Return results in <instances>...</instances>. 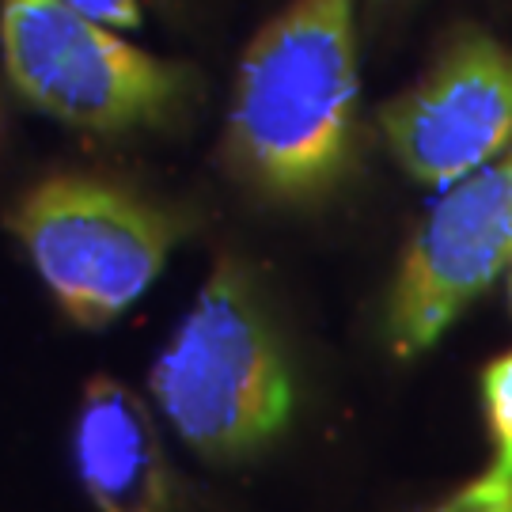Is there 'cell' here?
Segmentation results:
<instances>
[{"label": "cell", "mask_w": 512, "mask_h": 512, "mask_svg": "<svg viewBox=\"0 0 512 512\" xmlns=\"http://www.w3.org/2000/svg\"><path fill=\"white\" fill-rule=\"evenodd\" d=\"M353 0H289L247 46L228 114V164L277 202L342 179L357 133Z\"/></svg>", "instance_id": "cell-1"}, {"label": "cell", "mask_w": 512, "mask_h": 512, "mask_svg": "<svg viewBox=\"0 0 512 512\" xmlns=\"http://www.w3.org/2000/svg\"><path fill=\"white\" fill-rule=\"evenodd\" d=\"M148 384L171 429L213 463L255 456L289 425L293 368L232 258L217 262Z\"/></svg>", "instance_id": "cell-2"}, {"label": "cell", "mask_w": 512, "mask_h": 512, "mask_svg": "<svg viewBox=\"0 0 512 512\" xmlns=\"http://www.w3.org/2000/svg\"><path fill=\"white\" fill-rule=\"evenodd\" d=\"M38 277L80 327H107L160 277L179 224L160 205L92 175H54L8 213Z\"/></svg>", "instance_id": "cell-3"}, {"label": "cell", "mask_w": 512, "mask_h": 512, "mask_svg": "<svg viewBox=\"0 0 512 512\" xmlns=\"http://www.w3.org/2000/svg\"><path fill=\"white\" fill-rule=\"evenodd\" d=\"M0 50L27 103L88 133L164 126L194 84L190 69L129 46L114 27L57 0H4Z\"/></svg>", "instance_id": "cell-4"}, {"label": "cell", "mask_w": 512, "mask_h": 512, "mask_svg": "<svg viewBox=\"0 0 512 512\" xmlns=\"http://www.w3.org/2000/svg\"><path fill=\"white\" fill-rule=\"evenodd\" d=\"M512 262V145L440 190L421 220L387 304V342L414 357Z\"/></svg>", "instance_id": "cell-5"}, {"label": "cell", "mask_w": 512, "mask_h": 512, "mask_svg": "<svg viewBox=\"0 0 512 512\" xmlns=\"http://www.w3.org/2000/svg\"><path fill=\"white\" fill-rule=\"evenodd\" d=\"M387 148L421 186L459 183L512 145V50L459 35L440 61L380 110Z\"/></svg>", "instance_id": "cell-6"}, {"label": "cell", "mask_w": 512, "mask_h": 512, "mask_svg": "<svg viewBox=\"0 0 512 512\" xmlns=\"http://www.w3.org/2000/svg\"><path fill=\"white\" fill-rule=\"evenodd\" d=\"M76 475L95 512H171V467L148 406L92 376L76 410Z\"/></svg>", "instance_id": "cell-7"}, {"label": "cell", "mask_w": 512, "mask_h": 512, "mask_svg": "<svg viewBox=\"0 0 512 512\" xmlns=\"http://www.w3.org/2000/svg\"><path fill=\"white\" fill-rule=\"evenodd\" d=\"M482 406L494 433V467L490 475L512 478V353L497 357L482 372Z\"/></svg>", "instance_id": "cell-8"}, {"label": "cell", "mask_w": 512, "mask_h": 512, "mask_svg": "<svg viewBox=\"0 0 512 512\" xmlns=\"http://www.w3.org/2000/svg\"><path fill=\"white\" fill-rule=\"evenodd\" d=\"M437 512H512V478H497L486 471L456 497H448Z\"/></svg>", "instance_id": "cell-9"}, {"label": "cell", "mask_w": 512, "mask_h": 512, "mask_svg": "<svg viewBox=\"0 0 512 512\" xmlns=\"http://www.w3.org/2000/svg\"><path fill=\"white\" fill-rule=\"evenodd\" d=\"M73 12L107 23L114 31H129V27H141V0H57Z\"/></svg>", "instance_id": "cell-10"}]
</instances>
